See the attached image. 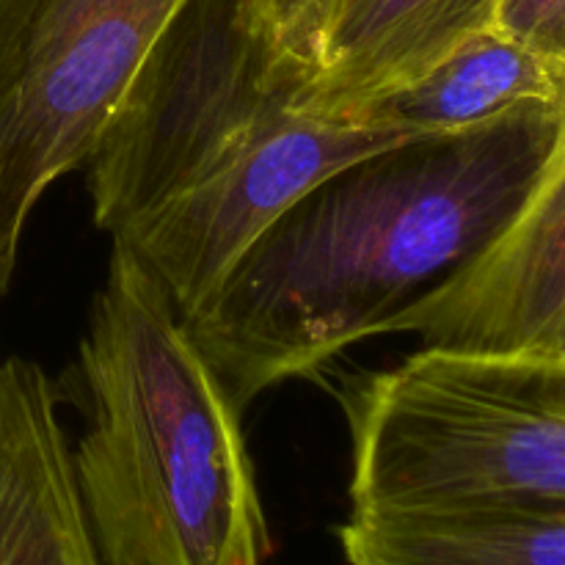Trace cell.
<instances>
[{"label":"cell","mask_w":565,"mask_h":565,"mask_svg":"<svg viewBox=\"0 0 565 565\" xmlns=\"http://www.w3.org/2000/svg\"><path fill=\"white\" fill-rule=\"evenodd\" d=\"M285 0H182L86 158L94 224L182 320L296 199L414 132L318 119Z\"/></svg>","instance_id":"1"},{"label":"cell","mask_w":565,"mask_h":565,"mask_svg":"<svg viewBox=\"0 0 565 565\" xmlns=\"http://www.w3.org/2000/svg\"><path fill=\"white\" fill-rule=\"evenodd\" d=\"M563 136L565 105H533L353 160L259 232L182 323L241 408L315 375L483 252Z\"/></svg>","instance_id":"2"},{"label":"cell","mask_w":565,"mask_h":565,"mask_svg":"<svg viewBox=\"0 0 565 565\" xmlns=\"http://www.w3.org/2000/svg\"><path fill=\"white\" fill-rule=\"evenodd\" d=\"M77 373L88 428L72 450V475L99 563H268L243 408L121 243L94 296Z\"/></svg>","instance_id":"3"},{"label":"cell","mask_w":565,"mask_h":565,"mask_svg":"<svg viewBox=\"0 0 565 565\" xmlns=\"http://www.w3.org/2000/svg\"><path fill=\"white\" fill-rule=\"evenodd\" d=\"M340 401L351 508H565V359L423 348Z\"/></svg>","instance_id":"4"},{"label":"cell","mask_w":565,"mask_h":565,"mask_svg":"<svg viewBox=\"0 0 565 565\" xmlns=\"http://www.w3.org/2000/svg\"><path fill=\"white\" fill-rule=\"evenodd\" d=\"M182 0H0V298L28 221L86 163Z\"/></svg>","instance_id":"5"},{"label":"cell","mask_w":565,"mask_h":565,"mask_svg":"<svg viewBox=\"0 0 565 565\" xmlns=\"http://www.w3.org/2000/svg\"><path fill=\"white\" fill-rule=\"evenodd\" d=\"M423 348L552 356L565 337V136L511 224L384 326Z\"/></svg>","instance_id":"6"},{"label":"cell","mask_w":565,"mask_h":565,"mask_svg":"<svg viewBox=\"0 0 565 565\" xmlns=\"http://www.w3.org/2000/svg\"><path fill=\"white\" fill-rule=\"evenodd\" d=\"M307 66L301 108L345 116L373 94L417 81L494 22L500 0H285Z\"/></svg>","instance_id":"7"},{"label":"cell","mask_w":565,"mask_h":565,"mask_svg":"<svg viewBox=\"0 0 565 565\" xmlns=\"http://www.w3.org/2000/svg\"><path fill=\"white\" fill-rule=\"evenodd\" d=\"M0 565H103L83 519L58 392L20 356L0 362Z\"/></svg>","instance_id":"8"},{"label":"cell","mask_w":565,"mask_h":565,"mask_svg":"<svg viewBox=\"0 0 565 565\" xmlns=\"http://www.w3.org/2000/svg\"><path fill=\"white\" fill-rule=\"evenodd\" d=\"M337 541L348 565H565V508H351Z\"/></svg>","instance_id":"9"},{"label":"cell","mask_w":565,"mask_h":565,"mask_svg":"<svg viewBox=\"0 0 565 565\" xmlns=\"http://www.w3.org/2000/svg\"><path fill=\"white\" fill-rule=\"evenodd\" d=\"M533 105H565V70L497 28L475 33L417 81L373 94L345 121L439 136Z\"/></svg>","instance_id":"10"},{"label":"cell","mask_w":565,"mask_h":565,"mask_svg":"<svg viewBox=\"0 0 565 565\" xmlns=\"http://www.w3.org/2000/svg\"><path fill=\"white\" fill-rule=\"evenodd\" d=\"M491 28L565 70V0H500Z\"/></svg>","instance_id":"11"},{"label":"cell","mask_w":565,"mask_h":565,"mask_svg":"<svg viewBox=\"0 0 565 565\" xmlns=\"http://www.w3.org/2000/svg\"><path fill=\"white\" fill-rule=\"evenodd\" d=\"M552 356H557V359H565V337H563V342H561V345H557V351L552 353Z\"/></svg>","instance_id":"12"}]
</instances>
